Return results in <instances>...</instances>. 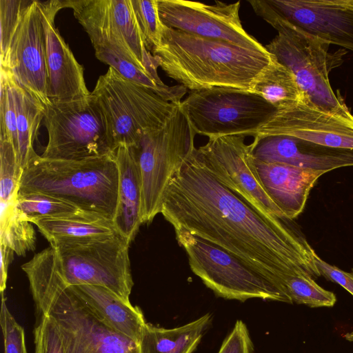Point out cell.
<instances>
[{
    "mask_svg": "<svg viewBox=\"0 0 353 353\" xmlns=\"http://www.w3.org/2000/svg\"><path fill=\"white\" fill-rule=\"evenodd\" d=\"M35 305L40 317L56 321L66 353H140L138 343L104 323L70 287L46 293Z\"/></svg>",
    "mask_w": 353,
    "mask_h": 353,
    "instance_id": "cell-12",
    "label": "cell"
},
{
    "mask_svg": "<svg viewBox=\"0 0 353 353\" xmlns=\"http://www.w3.org/2000/svg\"><path fill=\"white\" fill-rule=\"evenodd\" d=\"M118 181L114 153L80 160L49 159L37 154L22 170L18 193L49 195L113 221Z\"/></svg>",
    "mask_w": 353,
    "mask_h": 353,
    "instance_id": "cell-3",
    "label": "cell"
},
{
    "mask_svg": "<svg viewBox=\"0 0 353 353\" xmlns=\"http://www.w3.org/2000/svg\"><path fill=\"white\" fill-rule=\"evenodd\" d=\"M31 223L50 245L119 234L112 220L83 211L69 216L38 219Z\"/></svg>",
    "mask_w": 353,
    "mask_h": 353,
    "instance_id": "cell-23",
    "label": "cell"
},
{
    "mask_svg": "<svg viewBox=\"0 0 353 353\" xmlns=\"http://www.w3.org/2000/svg\"><path fill=\"white\" fill-rule=\"evenodd\" d=\"M1 265H0V290L1 292L6 288L8 270L13 259L14 251L8 246L0 244Z\"/></svg>",
    "mask_w": 353,
    "mask_h": 353,
    "instance_id": "cell-37",
    "label": "cell"
},
{
    "mask_svg": "<svg viewBox=\"0 0 353 353\" xmlns=\"http://www.w3.org/2000/svg\"><path fill=\"white\" fill-rule=\"evenodd\" d=\"M254 12L278 32L265 49L295 76L309 99L320 108L332 111L343 100L336 94L329 73L337 67V52H328L330 43L312 35L277 15L250 3Z\"/></svg>",
    "mask_w": 353,
    "mask_h": 353,
    "instance_id": "cell-4",
    "label": "cell"
},
{
    "mask_svg": "<svg viewBox=\"0 0 353 353\" xmlns=\"http://www.w3.org/2000/svg\"><path fill=\"white\" fill-rule=\"evenodd\" d=\"M252 146L254 159L263 163H284L325 173L353 166V150L327 148L288 136L254 138Z\"/></svg>",
    "mask_w": 353,
    "mask_h": 353,
    "instance_id": "cell-18",
    "label": "cell"
},
{
    "mask_svg": "<svg viewBox=\"0 0 353 353\" xmlns=\"http://www.w3.org/2000/svg\"><path fill=\"white\" fill-rule=\"evenodd\" d=\"M32 1L0 0L1 64L8 54L10 44L21 19Z\"/></svg>",
    "mask_w": 353,
    "mask_h": 353,
    "instance_id": "cell-31",
    "label": "cell"
},
{
    "mask_svg": "<svg viewBox=\"0 0 353 353\" xmlns=\"http://www.w3.org/2000/svg\"><path fill=\"white\" fill-rule=\"evenodd\" d=\"M45 28L48 97L51 102L63 103L88 97L83 68L55 27L57 12L65 8L64 1H39Z\"/></svg>",
    "mask_w": 353,
    "mask_h": 353,
    "instance_id": "cell-17",
    "label": "cell"
},
{
    "mask_svg": "<svg viewBox=\"0 0 353 353\" xmlns=\"http://www.w3.org/2000/svg\"><path fill=\"white\" fill-rule=\"evenodd\" d=\"M179 106L195 132L208 139L252 137L277 110L255 93L218 88L191 91Z\"/></svg>",
    "mask_w": 353,
    "mask_h": 353,
    "instance_id": "cell-9",
    "label": "cell"
},
{
    "mask_svg": "<svg viewBox=\"0 0 353 353\" xmlns=\"http://www.w3.org/2000/svg\"><path fill=\"white\" fill-rule=\"evenodd\" d=\"M254 345L246 325L238 320L223 340L218 353H254Z\"/></svg>",
    "mask_w": 353,
    "mask_h": 353,
    "instance_id": "cell-35",
    "label": "cell"
},
{
    "mask_svg": "<svg viewBox=\"0 0 353 353\" xmlns=\"http://www.w3.org/2000/svg\"><path fill=\"white\" fill-rule=\"evenodd\" d=\"M1 67L8 68L15 80L44 105L50 103L46 32L39 1L32 0L26 10Z\"/></svg>",
    "mask_w": 353,
    "mask_h": 353,
    "instance_id": "cell-16",
    "label": "cell"
},
{
    "mask_svg": "<svg viewBox=\"0 0 353 353\" xmlns=\"http://www.w3.org/2000/svg\"><path fill=\"white\" fill-rule=\"evenodd\" d=\"M0 202L17 199L22 170L17 152L10 140L0 137Z\"/></svg>",
    "mask_w": 353,
    "mask_h": 353,
    "instance_id": "cell-29",
    "label": "cell"
},
{
    "mask_svg": "<svg viewBox=\"0 0 353 353\" xmlns=\"http://www.w3.org/2000/svg\"><path fill=\"white\" fill-rule=\"evenodd\" d=\"M240 5V1H216L214 5H208L185 0H157L161 21L167 28L243 47L265 49L243 28Z\"/></svg>",
    "mask_w": 353,
    "mask_h": 353,
    "instance_id": "cell-14",
    "label": "cell"
},
{
    "mask_svg": "<svg viewBox=\"0 0 353 353\" xmlns=\"http://www.w3.org/2000/svg\"><path fill=\"white\" fill-rule=\"evenodd\" d=\"M254 162L267 193L290 220L303 211L311 189L325 174L284 163Z\"/></svg>",
    "mask_w": 353,
    "mask_h": 353,
    "instance_id": "cell-19",
    "label": "cell"
},
{
    "mask_svg": "<svg viewBox=\"0 0 353 353\" xmlns=\"http://www.w3.org/2000/svg\"><path fill=\"white\" fill-rule=\"evenodd\" d=\"M44 108L48 141L41 157L80 160L114 153L105 115L92 93L80 100L51 102Z\"/></svg>",
    "mask_w": 353,
    "mask_h": 353,
    "instance_id": "cell-8",
    "label": "cell"
},
{
    "mask_svg": "<svg viewBox=\"0 0 353 353\" xmlns=\"http://www.w3.org/2000/svg\"><path fill=\"white\" fill-rule=\"evenodd\" d=\"M111 20L138 66L158 83L160 79L155 57L145 48L133 11L131 0H108Z\"/></svg>",
    "mask_w": 353,
    "mask_h": 353,
    "instance_id": "cell-25",
    "label": "cell"
},
{
    "mask_svg": "<svg viewBox=\"0 0 353 353\" xmlns=\"http://www.w3.org/2000/svg\"><path fill=\"white\" fill-rule=\"evenodd\" d=\"M1 293L0 323L4 341L5 353H26L23 327L16 321L6 303Z\"/></svg>",
    "mask_w": 353,
    "mask_h": 353,
    "instance_id": "cell-34",
    "label": "cell"
},
{
    "mask_svg": "<svg viewBox=\"0 0 353 353\" xmlns=\"http://www.w3.org/2000/svg\"><path fill=\"white\" fill-rule=\"evenodd\" d=\"M283 135L316 145L353 150V114L343 99L332 111L323 110L305 95L276 110L253 135L254 138Z\"/></svg>",
    "mask_w": 353,
    "mask_h": 353,
    "instance_id": "cell-13",
    "label": "cell"
},
{
    "mask_svg": "<svg viewBox=\"0 0 353 353\" xmlns=\"http://www.w3.org/2000/svg\"><path fill=\"white\" fill-rule=\"evenodd\" d=\"M304 31L353 51V0H249Z\"/></svg>",
    "mask_w": 353,
    "mask_h": 353,
    "instance_id": "cell-15",
    "label": "cell"
},
{
    "mask_svg": "<svg viewBox=\"0 0 353 353\" xmlns=\"http://www.w3.org/2000/svg\"><path fill=\"white\" fill-rule=\"evenodd\" d=\"M314 261L321 276L338 283L353 295V270L351 272L342 270L325 262L317 254Z\"/></svg>",
    "mask_w": 353,
    "mask_h": 353,
    "instance_id": "cell-36",
    "label": "cell"
},
{
    "mask_svg": "<svg viewBox=\"0 0 353 353\" xmlns=\"http://www.w3.org/2000/svg\"><path fill=\"white\" fill-rule=\"evenodd\" d=\"M131 3L144 45L152 53L161 43L163 28L157 0H131Z\"/></svg>",
    "mask_w": 353,
    "mask_h": 353,
    "instance_id": "cell-30",
    "label": "cell"
},
{
    "mask_svg": "<svg viewBox=\"0 0 353 353\" xmlns=\"http://www.w3.org/2000/svg\"><path fill=\"white\" fill-rule=\"evenodd\" d=\"M168 77L191 91L232 88L250 91L272 56L163 26L160 45L152 52Z\"/></svg>",
    "mask_w": 353,
    "mask_h": 353,
    "instance_id": "cell-2",
    "label": "cell"
},
{
    "mask_svg": "<svg viewBox=\"0 0 353 353\" xmlns=\"http://www.w3.org/2000/svg\"><path fill=\"white\" fill-rule=\"evenodd\" d=\"M70 288L104 323L139 343L146 322L139 307L102 286L79 285Z\"/></svg>",
    "mask_w": 353,
    "mask_h": 353,
    "instance_id": "cell-21",
    "label": "cell"
},
{
    "mask_svg": "<svg viewBox=\"0 0 353 353\" xmlns=\"http://www.w3.org/2000/svg\"><path fill=\"white\" fill-rule=\"evenodd\" d=\"M250 92L261 96L277 110L305 96L294 74L273 56L270 63L255 80Z\"/></svg>",
    "mask_w": 353,
    "mask_h": 353,
    "instance_id": "cell-26",
    "label": "cell"
},
{
    "mask_svg": "<svg viewBox=\"0 0 353 353\" xmlns=\"http://www.w3.org/2000/svg\"><path fill=\"white\" fill-rule=\"evenodd\" d=\"M16 204L30 223L38 219L69 216L82 212L63 200L39 193H18Z\"/></svg>",
    "mask_w": 353,
    "mask_h": 353,
    "instance_id": "cell-28",
    "label": "cell"
},
{
    "mask_svg": "<svg viewBox=\"0 0 353 353\" xmlns=\"http://www.w3.org/2000/svg\"><path fill=\"white\" fill-rule=\"evenodd\" d=\"M129 245L119 234L50 245L65 286H102L126 302L134 285Z\"/></svg>",
    "mask_w": 353,
    "mask_h": 353,
    "instance_id": "cell-7",
    "label": "cell"
},
{
    "mask_svg": "<svg viewBox=\"0 0 353 353\" xmlns=\"http://www.w3.org/2000/svg\"><path fill=\"white\" fill-rule=\"evenodd\" d=\"M12 90L17 117L19 163L23 170L37 153L34 143L44 117V105L21 86L8 68L1 67Z\"/></svg>",
    "mask_w": 353,
    "mask_h": 353,
    "instance_id": "cell-24",
    "label": "cell"
},
{
    "mask_svg": "<svg viewBox=\"0 0 353 353\" xmlns=\"http://www.w3.org/2000/svg\"><path fill=\"white\" fill-rule=\"evenodd\" d=\"M244 135L209 138L193 152L208 173L232 191L247 205L270 223L283 225L288 219L271 199L258 174L252 155V143H245Z\"/></svg>",
    "mask_w": 353,
    "mask_h": 353,
    "instance_id": "cell-10",
    "label": "cell"
},
{
    "mask_svg": "<svg viewBox=\"0 0 353 353\" xmlns=\"http://www.w3.org/2000/svg\"><path fill=\"white\" fill-rule=\"evenodd\" d=\"M91 93L103 110L116 149L133 146L145 133L161 128L179 105L111 67Z\"/></svg>",
    "mask_w": 353,
    "mask_h": 353,
    "instance_id": "cell-5",
    "label": "cell"
},
{
    "mask_svg": "<svg viewBox=\"0 0 353 353\" xmlns=\"http://www.w3.org/2000/svg\"><path fill=\"white\" fill-rule=\"evenodd\" d=\"M196 133L179 105L160 129L143 134L130 146L142 183V223L161 213L164 194L194 146Z\"/></svg>",
    "mask_w": 353,
    "mask_h": 353,
    "instance_id": "cell-6",
    "label": "cell"
},
{
    "mask_svg": "<svg viewBox=\"0 0 353 353\" xmlns=\"http://www.w3.org/2000/svg\"><path fill=\"white\" fill-rule=\"evenodd\" d=\"M0 127V137L8 139L19 155L17 117L14 96L8 77L6 73L1 70Z\"/></svg>",
    "mask_w": 353,
    "mask_h": 353,
    "instance_id": "cell-32",
    "label": "cell"
},
{
    "mask_svg": "<svg viewBox=\"0 0 353 353\" xmlns=\"http://www.w3.org/2000/svg\"><path fill=\"white\" fill-rule=\"evenodd\" d=\"M174 231L191 270L216 296L243 302L261 299L288 303L280 291L239 259L186 230Z\"/></svg>",
    "mask_w": 353,
    "mask_h": 353,
    "instance_id": "cell-11",
    "label": "cell"
},
{
    "mask_svg": "<svg viewBox=\"0 0 353 353\" xmlns=\"http://www.w3.org/2000/svg\"><path fill=\"white\" fill-rule=\"evenodd\" d=\"M17 199L0 202V244L11 248L19 256L35 249L36 232L17 207Z\"/></svg>",
    "mask_w": 353,
    "mask_h": 353,
    "instance_id": "cell-27",
    "label": "cell"
},
{
    "mask_svg": "<svg viewBox=\"0 0 353 353\" xmlns=\"http://www.w3.org/2000/svg\"><path fill=\"white\" fill-rule=\"evenodd\" d=\"M193 150L171 180L161 214L174 230H186L239 259L290 303L285 290L290 279L321 276L316 252L295 223L268 221L211 176Z\"/></svg>",
    "mask_w": 353,
    "mask_h": 353,
    "instance_id": "cell-1",
    "label": "cell"
},
{
    "mask_svg": "<svg viewBox=\"0 0 353 353\" xmlns=\"http://www.w3.org/2000/svg\"><path fill=\"white\" fill-rule=\"evenodd\" d=\"M34 353H66L63 338L54 319L42 315L34 329Z\"/></svg>",
    "mask_w": 353,
    "mask_h": 353,
    "instance_id": "cell-33",
    "label": "cell"
},
{
    "mask_svg": "<svg viewBox=\"0 0 353 353\" xmlns=\"http://www.w3.org/2000/svg\"><path fill=\"white\" fill-rule=\"evenodd\" d=\"M119 170L118 204L113 220L117 232L130 243L142 223V183L132 148L119 146L114 152Z\"/></svg>",
    "mask_w": 353,
    "mask_h": 353,
    "instance_id": "cell-20",
    "label": "cell"
},
{
    "mask_svg": "<svg viewBox=\"0 0 353 353\" xmlns=\"http://www.w3.org/2000/svg\"><path fill=\"white\" fill-rule=\"evenodd\" d=\"M211 322L212 315L205 314L170 329L146 323L139 343L140 353H193Z\"/></svg>",
    "mask_w": 353,
    "mask_h": 353,
    "instance_id": "cell-22",
    "label": "cell"
}]
</instances>
